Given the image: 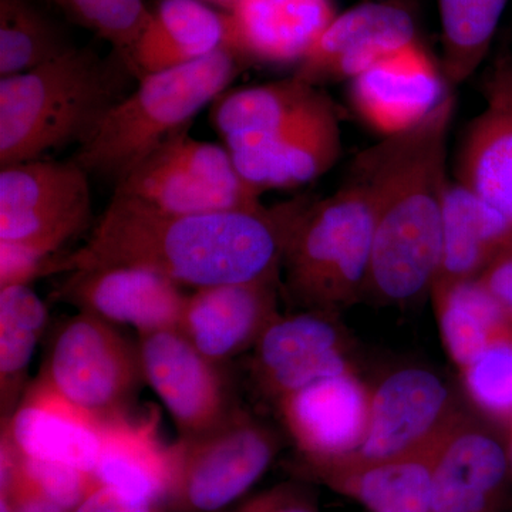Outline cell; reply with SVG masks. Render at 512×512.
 <instances>
[{
    "label": "cell",
    "instance_id": "obj_18",
    "mask_svg": "<svg viewBox=\"0 0 512 512\" xmlns=\"http://www.w3.org/2000/svg\"><path fill=\"white\" fill-rule=\"evenodd\" d=\"M211 168L205 148L188 131H178L123 178L114 192L175 214L264 207V204H251L212 184Z\"/></svg>",
    "mask_w": 512,
    "mask_h": 512
},
{
    "label": "cell",
    "instance_id": "obj_31",
    "mask_svg": "<svg viewBox=\"0 0 512 512\" xmlns=\"http://www.w3.org/2000/svg\"><path fill=\"white\" fill-rule=\"evenodd\" d=\"M73 47L32 0H0V77L29 72Z\"/></svg>",
    "mask_w": 512,
    "mask_h": 512
},
{
    "label": "cell",
    "instance_id": "obj_42",
    "mask_svg": "<svg viewBox=\"0 0 512 512\" xmlns=\"http://www.w3.org/2000/svg\"><path fill=\"white\" fill-rule=\"evenodd\" d=\"M156 512H158V511H156Z\"/></svg>",
    "mask_w": 512,
    "mask_h": 512
},
{
    "label": "cell",
    "instance_id": "obj_27",
    "mask_svg": "<svg viewBox=\"0 0 512 512\" xmlns=\"http://www.w3.org/2000/svg\"><path fill=\"white\" fill-rule=\"evenodd\" d=\"M441 338L448 355L463 372L483 355L495 338L512 332V315L480 281L433 289Z\"/></svg>",
    "mask_w": 512,
    "mask_h": 512
},
{
    "label": "cell",
    "instance_id": "obj_14",
    "mask_svg": "<svg viewBox=\"0 0 512 512\" xmlns=\"http://www.w3.org/2000/svg\"><path fill=\"white\" fill-rule=\"evenodd\" d=\"M414 42L419 39L409 10L394 2L362 3L336 15L298 63L295 76L316 87L352 82L384 57Z\"/></svg>",
    "mask_w": 512,
    "mask_h": 512
},
{
    "label": "cell",
    "instance_id": "obj_5",
    "mask_svg": "<svg viewBox=\"0 0 512 512\" xmlns=\"http://www.w3.org/2000/svg\"><path fill=\"white\" fill-rule=\"evenodd\" d=\"M375 218L355 181L323 200H309L286 242V295L308 309L335 312L367 289Z\"/></svg>",
    "mask_w": 512,
    "mask_h": 512
},
{
    "label": "cell",
    "instance_id": "obj_13",
    "mask_svg": "<svg viewBox=\"0 0 512 512\" xmlns=\"http://www.w3.org/2000/svg\"><path fill=\"white\" fill-rule=\"evenodd\" d=\"M181 286L136 266H106L69 272L50 298L138 333L178 328L185 305Z\"/></svg>",
    "mask_w": 512,
    "mask_h": 512
},
{
    "label": "cell",
    "instance_id": "obj_37",
    "mask_svg": "<svg viewBox=\"0 0 512 512\" xmlns=\"http://www.w3.org/2000/svg\"><path fill=\"white\" fill-rule=\"evenodd\" d=\"M153 505L133 503L126 497L114 491L113 488L101 485L90 494L82 504L77 505L72 512H156Z\"/></svg>",
    "mask_w": 512,
    "mask_h": 512
},
{
    "label": "cell",
    "instance_id": "obj_8",
    "mask_svg": "<svg viewBox=\"0 0 512 512\" xmlns=\"http://www.w3.org/2000/svg\"><path fill=\"white\" fill-rule=\"evenodd\" d=\"M89 177L72 158H37L2 167L0 242L55 256L92 222Z\"/></svg>",
    "mask_w": 512,
    "mask_h": 512
},
{
    "label": "cell",
    "instance_id": "obj_29",
    "mask_svg": "<svg viewBox=\"0 0 512 512\" xmlns=\"http://www.w3.org/2000/svg\"><path fill=\"white\" fill-rule=\"evenodd\" d=\"M49 313L29 285L0 289V409L2 421L15 412Z\"/></svg>",
    "mask_w": 512,
    "mask_h": 512
},
{
    "label": "cell",
    "instance_id": "obj_21",
    "mask_svg": "<svg viewBox=\"0 0 512 512\" xmlns=\"http://www.w3.org/2000/svg\"><path fill=\"white\" fill-rule=\"evenodd\" d=\"M336 15L332 0H234L227 46L247 60L301 63Z\"/></svg>",
    "mask_w": 512,
    "mask_h": 512
},
{
    "label": "cell",
    "instance_id": "obj_35",
    "mask_svg": "<svg viewBox=\"0 0 512 512\" xmlns=\"http://www.w3.org/2000/svg\"><path fill=\"white\" fill-rule=\"evenodd\" d=\"M52 258L37 255L19 245L0 242V289L29 285L33 279L49 275Z\"/></svg>",
    "mask_w": 512,
    "mask_h": 512
},
{
    "label": "cell",
    "instance_id": "obj_4",
    "mask_svg": "<svg viewBox=\"0 0 512 512\" xmlns=\"http://www.w3.org/2000/svg\"><path fill=\"white\" fill-rule=\"evenodd\" d=\"M245 64L244 56L224 46L195 62L147 74L104 116L72 160L87 174L119 184L167 138L190 127Z\"/></svg>",
    "mask_w": 512,
    "mask_h": 512
},
{
    "label": "cell",
    "instance_id": "obj_23",
    "mask_svg": "<svg viewBox=\"0 0 512 512\" xmlns=\"http://www.w3.org/2000/svg\"><path fill=\"white\" fill-rule=\"evenodd\" d=\"M160 414L151 410L140 419L127 416L106 421L94 474L133 503L164 501L171 478V451L158 433Z\"/></svg>",
    "mask_w": 512,
    "mask_h": 512
},
{
    "label": "cell",
    "instance_id": "obj_6",
    "mask_svg": "<svg viewBox=\"0 0 512 512\" xmlns=\"http://www.w3.org/2000/svg\"><path fill=\"white\" fill-rule=\"evenodd\" d=\"M278 433L244 407L217 429L170 446L165 504L174 512H218L242 497L271 466Z\"/></svg>",
    "mask_w": 512,
    "mask_h": 512
},
{
    "label": "cell",
    "instance_id": "obj_32",
    "mask_svg": "<svg viewBox=\"0 0 512 512\" xmlns=\"http://www.w3.org/2000/svg\"><path fill=\"white\" fill-rule=\"evenodd\" d=\"M79 25L106 40L130 64L138 37L150 20L143 0H53Z\"/></svg>",
    "mask_w": 512,
    "mask_h": 512
},
{
    "label": "cell",
    "instance_id": "obj_1",
    "mask_svg": "<svg viewBox=\"0 0 512 512\" xmlns=\"http://www.w3.org/2000/svg\"><path fill=\"white\" fill-rule=\"evenodd\" d=\"M308 198L256 210L175 214L114 192L82 248L49 275L106 266L150 269L195 291L281 278L286 242Z\"/></svg>",
    "mask_w": 512,
    "mask_h": 512
},
{
    "label": "cell",
    "instance_id": "obj_24",
    "mask_svg": "<svg viewBox=\"0 0 512 512\" xmlns=\"http://www.w3.org/2000/svg\"><path fill=\"white\" fill-rule=\"evenodd\" d=\"M511 249V225L463 184L448 183L441 225V259L430 291L480 278Z\"/></svg>",
    "mask_w": 512,
    "mask_h": 512
},
{
    "label": "cell",
    "instance_id": "obj_36",
    "mask_svg": "<svg viewBox=\"0 0 512 512\" xmlns=\"http://www.w3.org/2000/svg\"><path fill=\"white\" fill-rule=\"evenodd\" d=\"M234 512H318L311 493L302 485L286 483L276 485Z\"/></svg>",
    "mask_w": 512,
    "mask_h": 512
},
{
    "label": "cell",
    "instance_id": "obj_30",
    "mask_svg": "<svg viewBox=\"0 0 512 512\" xmlns=\"http://www.w3.org/2000/svg\"><path fill=\"white\" fill-rule=\"evenodd\" d=\"M508 0H437L443 39L441 72L450 86L466 82L493 43Z\"/></svg>",
    "mask_w": 512,
    "mask_h": 512
},
{
    "label": "cell",
    "instance_id": "obj_15",
    "mask_svg": "<svg viewBox=\"0 0 512 512\" xmlns=\"http://www.w3.org/2000/svg\"><path fill=\"white\" fill-rule=\"evenodd\" d=\"M372 392L355 373L326 377L274 404L301 461L353 453L365 439Z\"/></svg>",
    "mask_w": 512,
    "mask_h": 512
},
{
    "label": "cell",
    "instance_id": "obj_11",
    "mask_svg": "<svg viewBox=\"0 0 512 512\" xmlns=\"http://www.w3.org/2000/svg\"><path fill=\"white\" fill-rule=\"evenodd\" d=\"M252 350V380L272 404L318 380L352 372L345 339L329 311L279 315Z\"/></svg>",
    "mask_w": 512,
    "mask_h": 512
},
{
    "label": "cell",
    "instance_id": "obj_20",
    "mask_svg": "<svg viewBox=\"0 0 512 512\" xmlns=\"http://www.w3.org/2000/svg\"><path fill=\"white\" fill-rule=\"evenodd\" d=\"M510 468L507 448L460 414L434 458L431 512H494Z\"/></svg>",
    "mask_w": 512,
    "mask_h": 512
},
{
    "label": "cell",
    "instance_id": "obj_10",
    "mask_svg": "<svg viewBox=\"0 0 512 512\" xmlns=\"http://www.w3.org/2000/svg\"><path fill=\"white\" fill-rule=\"evenodd\" d=\"M460 416L439 376L407 367L387 376L372 392L365 439L345 460L377 461L439 447Z\"/></svg>",
    "mask_w": 512,
    "mask_h": 512
},
{
    "label": "cell",
    "instance_id": "obj_39",
    "mask_svg": "<svg viewBox=\"0 0 512 512\" xmlns=\"http://www.w3.org/2000/svg\"><path fill=\"white\" fill-rule=\"evenodd\" d=\"M488 103L512 113V62L498 64L485 84Z\"/></svg>",
    "mask_w": 512,
    "mask_h": 512
},
{
    "label": "cell",
    "instance_id": "obj_33",
    "mask_svg": "<svg viewBox=\"0 0 512 512\" xmlns=\"http://www.w3.org/2000/svg\"><path fill=\"white\" fill-rule=\"evenodd\" d=\"M471 399L484 412L512 420V332L495 338L473 365L461 372Z\"/></svg>",
    "mask_w": 512,
    "mask_h": 512
},
{
    "label": "cell",
    "instance_id": "obj_12",
    "mask_svg": "<svg viewBox=\"0 0 512 512\" xmlns=\"http://www.w3.org/2000/svg\"><path fill=\"white\" fill-rule=\"evenodd\" d=\"M225 147L239 175L255 190L301 187L328 173L339 160L338 110L328 94L322 93L275 136Z\"/></svg>",
    "mask_w": 512,
    "mask_h": 512
},
{
    "label": "cell",
    "instance_id": "obj_17",
    "mask_svg": "<svg viewBox=\"0 0 512 512\" xmlns=\"http://www.w3.org/2000/svg\"><path fill=\"white\" fill-rule=\"evenodd\" d=\"M360 119L383 137L416 127L447 96V82L420 42L402 47L352 80Z\"/></svg>",
    "mask_w": 512,
    "mask_h": 512
},
{
    "label": "cell",
    "instance_id": "obj_19",
    "mask_svg": "<svg viewBox=\"0 0 512 512\" xmlns=\"http://www.w3.org/2000/svg\"><path fill=\"white\" fill-rule=\"evenodd\" d=\"M104 424L36 377L12 416L2 421V437L22 456L94 473Z\"/></svg>",
    "mask_w": 512,
    "mask_h": 512
},
{
    "label": "cell",
    "instance_id": "obj_26",
    "mask_svg": "<svg viewBox=\"0 0 512 512\" xmlns=\"http://www.w3.org/2000/svg\"><path fill=\"white\" fill-rule=\"evenodd\" d=\"M322 90L293 74L278 82L225 90L214 100L212 126L225 146L265 140L284 130L319 99Z\"/></svg>",
    "mask_w": 512,
    "mask_h": 512
},
{
    "label": "cell",
    "instance_id": "obj_22",
    "mask_svg": "<svg viewBox=\"0 0 512 512\" xmlns=\"http://www.w3.org/2000/svg\"><path fill=\"white\" fill-rule=\"evenodd\" d=\"M437 450L377 461H301L299 468L370 512H431Z\"/></svg>",
    "mask_w": 512,
    "mask_h": 512
},
{
    "label": "cell",
    "instance_id": "obj_40",
    "mask_svg": "<svg viewBox=\"0 0 512 512\" xmlns=\"http://www.w3.org/2000/svg\"><path fill=\"white\" fill-rule=\"evenodd\" d=\"M507 453L508 460H510V467L512 470V420L510 421V439H508Z\"/></svg>",
    "mask_w": 512,
    "mask_h": 512
},
{
    "label": "cell",
    "instance_id": "obj_7",
    "mask_svg": "<svg viewBox=\"0 0 512 512\" xmlns=\"http://www.w3.org/2000/svg\"><path fill=\"white\" fill-rule=\"evenodd\" d=\"M37 377L104 423L130 414L146 382L138 346L113 323L89 312L77 313L56 329Z\"/></svg>",
    "mask_w": 512,
    "mask_h": 512
},
{
    "label": "cell",
    "instance_id": "obj_16",
    "mask_svg": "<svg viewBox=\"0 0 512 512\" xmlns=\"http://www.w3.org/2000/svg\"><path fill=\"white\" fill-rule=\"evenodd\" d=\"M281 286L271 278L197 289L185 299L178 329L205 356L229 365L278 318Z\"/></svg>",
    "mask_w": 512,
    "mask_h": 512
},
{
    "label": "cell",
    "instance_id": "obj_34",
    "mask_svg": "<svg viewBox=\"0 0 512 512\" xmlns=\"http://www.w3.org/2000/svg\"><path fill=\"white\" fill-rule=\"evenodd\" d=\"M19 454V466L26 477L63 510L72 512L101 484L96 474L69 464L37 460Z\"/></svg>",
    "mask_w": 512,
    "mask_h": 512
},
{
    "label": "cell",
    "instance_id": "obj_25",
    "mask_svg": "<svg viewBox=\"0 0 512 512\" xmlns=\"http://www.w3.org/2000/svg\"><path fill=\"white\" fill-rule=\"evenodd\" d=\"M227 15L200 0H161L130 55L137 79L195 62L227 46Z\"/></svg>",
    "mask_w": 512,
    "mask_h": 512
},
{
    "label": "cell",
    "instance_id": "obj_38",
    "mask_svg": "<svg viewBox=\"0 0 512 512\" xmlns=\"http://www.w3.org/2000/svg\"><path fill=\"white\" fill-rule=\"evenodd\" d=\"M478 279L512 315V249L500 256Z\"/></svg>",
    "mask_w": 512,
    "mask_h": 512
},
{
    "label": "cell",
    "instance_id": "obj_28",
    "mask_svg": "<svg viewBox=\"0 0 512 512\" xmlns=\"http://www.w3.org/2000/svg\"><path fill=\"white\" fill-rule=\"evenodd\" d=\"M497 211L512 228V113L488 103L468 127L457 180Z\"/></svg>",
    "mask_w": 512,
    "mask_h": 512
},
{
    "label": "cell",
    "instance_id": "obj_2",
    "mask_svg": "<svg viewBox=\"0 0 512 512\" xmlns=\"http://www.w3.org/2000/svg\"><path fill=\"white\" fill-rule=\"evenodd\" d=\"M454 113L456 99L448 92L426 120L383 137L353 164L349 180L365 190L375 218L367 289L387 301L423 295L439 271Z\"/></svg>",
    "mask_w": 512,
    "mask_h": 512
},
{
    "label": "cell",
    "instance_id": "obj_41",
    "mask_svg": "<svg viewBox=\"0 0 512 512\" xmlns=\"http://www.w3.org/2000/svg\"><path fill=\"white\" fill-rule=\"evenodd\" d=\"M217 2L229 3V5H232V3H234V0H217Z\"/></svg>",
    "mask_w": 512,
    "mask_h": 512
},
{
    "label": "cell",
    "instance_id": "obj_9",
    "mask_svg": "<svg viewBox=\"0 0 512 512\" xmlns=\"http://www.w3.org/2000/svg\"><path fill=\"white\" fill-rule=\"evenodd\" d=\"M144 380L173 417L180 437L217 429L242 409L228 365L214 362L178 328L138 333Z\"/></svg>",
    "mask_w": 512,
    "mask_h": 512
},
{
    "label": "cell",
    "instance_id": "obj_3",
    "mask_svg": "<svg viewBox=\"0 0 512 512\" xmlns=\"http://www.w3.org/2000/svg\"><path fill=\"white\" fill-rule=\"evenodd\" d=\"M138 83L117 50L73 47L29 72L0 80V167L82 144Z\"/></svg>",
    "mask_w": 512,
    "mask_h": 512
}]
</instances>
